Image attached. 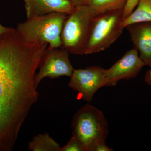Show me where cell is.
I'll return each mask as SVG.
<instances>
[{
	"label": "cell",
	"mask_w": 151,
	"mask_h": 151,
	"mask_svg": "<svg viewBox=\"0 0 151 151\" xmlns=\"http://www.w3.org/2000/svg\"><path fill=\"white\" fill-rule=\"evenodd\" d=\"M45 43H29L14 29L0 35V151L13 150L39 94L34 78Z\"/></svg>",
	"instance_id": "cell-1"
},
{
	"label": "cell",
	"mask_w": 151,
	"mask_h": 151,
	"mask_svg": "<svg viewBox=\"0 0 151 151\" xmlns=\"http://www.w3.org/2000/svg\"><path fill=\"white\" fill-rule=\"evenodd\" d=\"M68 14L52 13L28 19L19 24L16 31L29 43H47L50 48L62 47L61 34Z\"/></svg>",
	"instance_id": "cell-2"
},
{
	"label": "cell",
	"mask_w": 151,
	"mask_h": 151,
	"mask_svg": "<svg viewBox=\"0 0 151 151\" xmlns=\"http://www.w3.org/2000/svg\"><path fill=\"white\" fill-rule=\"evenodd\" d=\"M71 127L72 136L82 143L86 151H91L98 142H105L109 133L108 121L103 112L89 103L75 113Z\"/></svg>",
	"instance_id": "cell-3"
},
{
	"label": "cell",
	"mask_w": 151,
	"mask_h": 151,
	"mask_svg": "<svg viewBox=\"0 0 151 151\" xmlns=\"http://www.w3.org/2000/svg\"><path fill=\"white\" fill-rule=\"evenodd\" d=\"M94 16L86 5L75 7L73 12L68 15L63 24L61 34L62 47L72 54L85 55Z\"/></svg>",
	"instance_id": "cell-4"
},
{
	"label": "cell",
	"mask_w": 151,
	"mask_h": 151,
	"mask_svg": "<svg viewBox=\"0 0 151 151\" xmlns=\"http://www.w3.org/2000/svg\"><path fill=\"white\" fill-rule=\"evenodd\" d=\"M123 10L109 11L94 16L85 55L105 50L122 35L124 29L122 25Z\"/></svg>",
	"instance_id": "cell-5"
},
{
	"label": "cell",
	"mask_w": 151,
	"mask_h": 151,
	"mask_svg": "<svg viewBox=\"0 0 151 151\" xmlns=\"http://www.w3.org/2000/svg\"><path fill=\"white\" fill-rule=\"evenodd\" d=\"M106 69L97 66L74 69L68 84L78 93V98L89 103L100 88L107 86Z\"/></svg>",
	"instance_id": "cell-6"
},
{
	"label": "cell",
	"mask_w": 151,
	"mask_h": 151,
	"mask_svg": "<svg viewBox=\"0 0 151 151\" xmlns=\"http://www.w3.org/2000/svg\"><path fill=\"white\" fill-rule=\"evenodd\" d=\"M68 53L62 47L46 48L41 58L39 70L35 76V86L37 89L40 81L45 77L50 79L62 76L70 77L74 69L70 63Z\"/></svg>",
	"instance_id": "cell-7"
},
{
	"label": "cell",
	"mask_w": 151,
	"mask_h": 151,
	"mask_svg": "<svg viewBox=\"0 0 151 151\" xmlns=\"http://www.w3.org/2000/svg\"><path fill=\"white\" fill-rule=\"evenodd\" d=\"M145 66L137 50L133 47L109 69H106L107 86H115L120 80L135 78Z\"/></svg>",
	"instance_id": "cell-8"
},
{
	"label": "cell",
	"mask_w": 151,
	"mask_h": 151,
	"mask_svg": "<svg viewBox=\"0 0 151 151\" xmlns=\"http://www.w3.org/2000/svg\"><path fill=\"white\" fill-rule=\"evenodd\" d=\"M125 28L145 66L151 68V22L132 24Z\"/></svg>",
	"instance_id": "cell-9"
},
{
	"label": "cell",
	"mask_w": 151,
	"mask_h": 151,
	"mask_svg": "<svg viewBox=\"0 0 151 151\" xmlns=\"http://www.w3.org/2000/svg\"><path fill=\"white\" fill-rule=\"evenodd\" d=\"M27 19L52 13L70 14L75 9L68 0H24Z\"/></svg>",
	"instance_id": "cell-10"
},
{
	"label": "cell",
	"mask_w": 151,
	"mask_h": 151,
	"mask_svg": "<svg viewBox=\"0 0 151 151\" xmlns=\"http://www.w3.org/2000/svg\"><path fill=\"white\" fill-rule=\"evenodd\" d=\"M143 22H151V0H139L134 11L124 20L122 25L124 29L129 25Z\"/></svg>",
	"instance_id": "cell-11"
},
{
	"label": "cell",
	"mask_w": 151,
	"mask_h": 151,
	"mask_svg": "<svg viewBox=\"0 0 151 151\" xmlns=\"http://www.w3.org/2000/svg\"><path fill=\"white\" fill-rule=\"evenodd\" d=\"M28 149L32 151H60L61 147L46 133L34 137L29 143Z\"/></svg>",
	"instance_id": "cell-12"
},
{
	"label": "cell",
	"mask_w": 151,
	"mask_h": 151,
	"mask_svg": "<svg viewBox=\"0 0 151 151\" xmlns=\"http://www.w3.org/2000/svg\"><path fill=\"white\" fill-rule=\"evenodd\" d=\"M126 0H87L85 4L92 10L94 15L109 11L122 9Z\"/></svg>",
	"instance_id": "cell-13"
},
{
	"label": "cell",
	"mask_w": 151,
	"mask_h": 151,
	"mask_svg": "<svg viewBox=\"0 0 151 151\" xmlns=\"http://www.w3.org/2000/svg\"><path fill=\"white\" fill-rule=\"evenodd\" d=\"M60 151H86L84 146L78 139L72 136Z\"/></svg>",
	"instance_id": "cell-14"
},
{
	"label": "cell",
	"mask_w": 151,
	"mask_h": 151,
	"mask_svg": "<svg viewBox=\"0 0 151 151\" xmlns=\"http://www.w3.org/2000/svg\"><path fill=\"white\" fill-rule=\"evenodd\" d=\"M139 0H126L123 10L124 20L129 16L137 6Z\"/></svg>",
	"instance_id": "cell-15"
},
{
	"label": "cell",
	"mask_w": 151,
	"mask_h": 151,
	"mask_svg": "<svg viewBox=\"0 0 151 151\" xmlns=\"http://www.w3.org/2000/svg\"><path fill=\"white\" fill-rule=\"evenodd\" d=\"M145 81L147 84L151 86V68L146 72L145 76Z\"/></svg>",
	"instance_id": "cell-16"
},
{
	"label": "cell",
	"mask_w": 151,
	"mask_h": 151,
	"mask_svg": "<svg viewBox=\"0 0 151 151\" xmlns=\"http://www.w3.org/2000/svg\"><path fill=\"white\" fill-rule=\"evenodd\" d=\"M14 29L12 28L5 27L0 24V35L12 31Z\"/></svg>",
	"instance_id": "cell-17"
},
{
	"label": "cell",
	"mask_w": 151,
	"mask_h": 151,
	"mask_svg": "<svg viewBox=\"0 0 151 151\" xmlns=\"http://www.w3.org/2000/svg\"><path fill=\"white\" fill-rule=\"evenodd\" d=\"M73 3L75 7L85 4L87 0H68Z\"/></svg>",
	"instance_id": "cell-18"
}]
</instances>
